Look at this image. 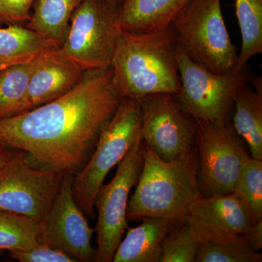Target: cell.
Here are the masks:
<instances>
[{
    "label": "cell",
    "instance_id": "9c48e42d",
    "mask_svg": "<svg viewBox=\"0 0 262 262\" xmlns=\"http://www.w3.org/2000/svg\"><path fill=\"white\" fill-rule=\"evenodd\" d=\"M202 196L232 194L246 154L232 124L196 122Z\"/></svg>",
    "mask_w": 262,
    "mask_h": 262
},
{
    "label": "cell",
    "instance_id": "4dcf8cb0",
    "mask_svg": "<svg viewBox=\"0 0 262 262\" xmlns=\"http://www.w3.org/2000/svg\"><path fill=\"white\" fill-rule=\"evenodd\" d=\"M2 253H3V250H0V255H1Z\"/></svg>",
    "mask_w": 262,
    "mask_h": 262
},
{
    "label": "cell",
    "instance_id": "d6986e66",
    "mask_svg": "<svg viewBox=\"0 0 262 262\" xmlns=\"http://www.w3.org/2000/svg\"><path fill=\"white\" fill-rule=\"evenodd\" d=\"M83 0H35L27 28L51 39L59 47L64 42L71 18Z\"/></svg>",
    "mask_w": 262,
    "mask_h": 262
},
{
    "label": "cell",
    "instance_id": "3957f363",
    "mask_svg": "<svg viewBox=\"0 0 262 262\" xmlns=\"http://www.w3.org/2000/svg\"><path fill=\"white\" fill-rule=\"evenodd\" d=\"M198 155L194 147L164 160L144 144V164L135 192L129 199L127 219H165L182 225L189 208L201 195L198 181Z\"/></svg>",
    "mask_w": 262,
    "mask_h": 262
},
{
    "label": "cell",
    "instance_id": "cb8c5ba5",
    "mask_svg": "<svg viewBox=\"0 0 262 262\" xmlns=\"http://www.w3.org/2000/svg\"><path fill=\"white\" fill-rule=\"evenodd\" d=\"M261 253L248 247L241 236L202 241L195 262H261Z\"/></svg>",
    "mask_w": 262,
    "mask_h": 262
},
{
    "label": "cell",
    "instance_id": "484cf974",
    "mask_svg": "<svg viewBox=\"0 0 262 262\" xmlns=\"http://www.w3.org/2000/svg\"><path fill=\"white\" fill-rule=\"evenodd\" d=\"M9 253L12 258L20 262H76L67 253L42 243H39L28 251H13Z\"/></svg>",
    "mask_w": 262,
    "mask_h": 262
},
{
    "label": "cell",
    "instance_id": "277c9868",
    "mask_svg": "<svg viewBox=\"0 0 262 262\" xmlns=\"http://www.w3.org/2000/svg\"><path fill=\"white\" fill-rule=\"evenodd\" d=\"M141 137L140 100L122 98L116 111L100 133L89 161L74 176V196L85 216L94 218L95 198L105 178Z\"/></svg>",
    "mask_w": 262,
    "mask_h": 262
},
{
    "label": "cell",
    "instance_id": "4fadbf2b",
    "mask_svg": "<svg viewBox=\"0 0 262 262\" xmlns=\"http://www.w3.org/2000/svg\"><path fill=\"white\" fill-rule=\"evenodd\" d=\"M187 222L201 242L236 237L254 224L247 207L234 194L201 196L189 208Z\"/></svg>",
    "mask_w": 262,
    "mask_h": 262
},
{
    "label": "cell",
    "instance_id": "52a82bcc",
    "mask_svg": "<svg viewBox=\"0 0 262 262\" xmlns=\"http://www.w3.org/2000/svg\"><path fill=\"white\" fill-rule=\"evenodd\" d=\"M121 31L117 5L83 0L74 12L61 53L84 71L111 67Z\"/></svg>",
    "mask_w": 262,
    "mask_h": 262
},
{
    "label": "cell",
    "instance_id": "5b68a950",
    "mask_svg": "<svg viewBox=\"0 0 262 262\" xmlns=\"http://www.w3.org/2000/svg\"><path fill=\"white\" fill-rule=\"evenodd\" d=\"M181 90L179 104L196 122L228 123L237 94L250 83L248 65L217 73L193 61L177 46Z\"/></svg>",
    "mask_w": 262,
    "mask_h": 262
},
{
    "label": "cell",
    "instance_id": "603a6c76",
    "mask_svg": "<svg viewBox=\"0 0 262 262\" xmlns=\"http://www.w3.org/2000/svg\"><path fill=\"white\" fill-rule=\"evenodd\" d=\"M232 194L247 207L254 224L262 220V160L245 155Z\"/></svg>",
    "mask_w": 262,
    "mask_h": 262
},
{
    "label": "cell",
    "instance_id": "83f0119b",
    "mask_svg": "<svg viewBox=\"0 0 262 262\" xmlns=\"http://www.w3.org/2000/svg\"><path fill=\"white\" fill-rule=\"evenodd\" d=\"M239 236L250 249L258 252L262 248V220L253 224Z\"/></svg>",
    "mask_w": 262,
    "mask_h": 262
},
{
    "label": "cell",
    "instance_id": "2e32d148",
    "mask_svg": "<svg viewBox=\"0 0 262 262\" xmlns=\"http://www.w3.org/2000/svg\"><path fill=\"white\" fill-rule=\"evenodd\" d=\"M191 0H118L122 30L146 32L165 28Z\"/></svg>",
    "mask_w": 262,
    "mask_h": 262
},
{
    "label": "cell",
    "instance_id": "f546056e",
    "mask_svg": "<svg viewBox=\"0 0 262 262\" xmlns=\"http://www.w3.org/2000/svg\"><path fill=\"white\" fill-rule=\"evenodd\" d=\"M106 1L108 2V3H113V4L117 5V3H118V0H106Z\"/></svg>",
    "mask_w": 262,
    "mask_h": 262
},
{
    "label": "cell",
    "instance_id": "e0dca14e",
    "mask_svg": "<svg viewBox=\"0 0 262 262\" xmlns=\"http://www.w3.org/2000/svg\"><path fill=\"white\" fill-rule=\"evenodd\" d=\"M232 125L249 146L251 157L262 160V82L252 75L250 83L239 91L234 100Z\"/></svg>",
    "mask_w": 262,
    "mask_h": 262
},
{
    "label": "cell",
    "instance_id": "9a60e30c",
    "mask_svg": "<svg viewBox=\"0 0 262 262\" xmlns=\"http://www.w3.org/2000/svg\"><path fill=\"white\" fill-rule=\"evenodd\" d=\"M126 236L115 251L113 262H160L161 243L176 225L165 219L147 217Z\"/></svg>",
    "mask_w": 262,
    "mask_h": 262
},
{
    "label": "cell",
    "instance_id": "5bb4252c",
    "mask_svg": "<svg viewBox=\"0 0 262 262\" xmlns=\"http://www.w3.org/2000/svg\"><path fill=\"white\" fill-rule=\"evenodd\" d=\"M59 48L46 52L31 62L28 84L31 110L61 97L83 77L84 71Z\"/></svg>",
    "mask_w": 262,
    "mask_h": 262
},
{
    "label": "cell",
    "instance_id": "7a4b0ae2",
    "mask_svg": "<svg viewBox=\"0 0 262 262\" xmlns=\"http://www.w3.org/2000/svg\"><path fill=\"white\" fill-rule=\"evenodd\" d=\"M112 78L121 98L180 92L177 42L171 24L146 32L122 30L117 38Z\"/></svg>",
    "mask_w": 262,
    "mask_h": 262
},
{
    "label": "cell",
    "instance_id": "8992f818",
    "mask_svg": "<svg viewBox=\"0 0 262 262\" xmlns=\"http://www.w3.org/2000/svg\"><path fill=\"white\" fill-rule=\"evenodd\" d=\"M170 24L177 46L193 61L217 73L235 68L238 52L226 27L221 0H191Z\"/></svg>",
    "mask_w": 262,
    "mask_h": 262
},
{
    "label": "cell",
    "instance_id": "44dd1931",
    "mask_svg": "<svg viewBox=\"0 0 262 262\" xmlns=\"http://www.w3.org/2000/svg\"><path fill=\"white\" fill-rule=\"evenodd\" d=\"M235 10L242 41L235 68L241 69L262 53V0H235Z\"/></svg>",
    "mask_w": 262,
    "mask_h": 262
},
{
    "label": "cell",
    "instance_id": "d4e9b609",
    "mask_svg": "<svg viewBox=\"0 0 262 262\" xmlns=\"http://www.w3.org/2000/svg\"><path fill=\"white\" fill-rule=\"evenodd\" d=\"M201 239L186 222L175 226L161 243L160 262H195Z\"/></svg>",
    "mask_w": 262,
    "mask_h": 262
},
{
    "label": "cell",
    "instance_id": "4316f807",
    "mask_svg": "<svg viewBox=\"0 0 262 262\" xmlns=\"http://www.w3.org/2000/svg\"><path fill=\"white\" fill-rule=\"evenodd\" d=\"M35 0H0V21L18 24L28 20Z\"/></svg>",
    "mask_w": 262,
    "mask_h": 262
},
{
    "label": "cell",
    "instance_id": "7c38bea8",
    "mask_svg": "<svg viewBox=\"0 0 262 262\" xmlns=\"http://www.w3.org/2000/svg\"><path fill=\"white\" fill-rule=\"evenodd\" d=\"M73 178L72 174H63L59 191L39 223L38 242L63 251L76 261H94L96 249L92 246V237L95 229L90 227L75 201Z\"/></svg>",
    "mask_w": 262,
    "mask_h": 262
},
{
    "label": "cell",
    "instance_id": "f1b7e54d",
    "mask_svg": "<svg viewBox=\"0 0 262 262\" xmlns=\"http://www.w3.org/2000/svg\"><path fill=\"white\" fill-rule=\"evenodd\" d=\"M4 148V146L0 144V171L3 170L5 165L8 163V160L10 159V155H11Z\"/></svg>",
    "mask_w": 262,
    "mask_h": 262
},
{
    "label": "cell",
    "instance_id": "8fae6325",
    "mask_svg": "<svg viewBox=\"0 0 262 262\" xmlns=\"http://www.w3.org/2000/svg\"><path fill=\"white\" fill-rule=\"evenodd\" d=\"M139 100L141 138L160 158L168 161L194 147L196 122L183 110L176 96L150 94Z\"/></svg>",
    "mask_w": 262,
    "mask_h": 262
},
{
    "label": "cell",
    "instance_id": "ac0fdd59",
    "mask_svg": "<svg viewBox=\"0 0 262 262\" xmlns=\"http://www.w3.org/2000/svg\"><path fill=\"white\" fill-rule=\"evenodd\" d=\"M60 48L32 29L13 24L0 27V70L29 63L46 52Z\"/></svg>",
    "mask_w": 262,
    "mask_h": 262
},
{
    "label": "cell",
    "instance_id": "6da1fadb",
    "mask_svg": "<svg viewBox=\"0 0 262 262\" xmlns=\"http://www.w3.org/2000/svg\"><path fill=\"white\" fill-rule=\"evenodd\" d=\"M121 98L110 67L84 71L61 97L0 120V144L24 151L42 168L75 176L89 161Z\"/></svg>",
    "mask_w": 262,
    "mask_h": 262
},
{
    "label": "cell",
    "instance_id": "ffe728a7",
    "mask_svg": "<svg viewBox=\"0 0 262 262\" xmlns=\"http://www.w3.org/2000/svg\"><path fill=\"white\" fill-rule=\"evenodd\" d=\"M31 63L0 70V120L30 110L28 84Z\"/></svg>",
    "mask_w": 262,
    "mask_h": 262
},
{
    "label": "cell",
    "instance_id": "ba28073f",
    "mask_svg": "<svg viewBox=\"0 0 262 262\" xmlns=\"http://www.w3.org/2000/svg\"><path fill=\"white\" fill-rule=\"evenodd\" d=\"M144 143L139 138L119 163L115 177L103 184L95 198L98 211L94 261H113L127 227V208L131 189L137 184L144 164Z\"/></svg>",
    "mask_w": 262,
    "mask_h": 262
},
{
    "label": "cell",
    "instance_id": "7402d4cb",
    "mask_svg": "<svg viewBox=\"0 0 262 262\" xmlns=\"http://www.w3.org/2000/svg\"><path fill=\"white\" fill-rule=\"evenodd\" d=\"M39 222L0 209V250L28 251L39 244Z\"/></svg>",
    "mask_w": 262,
    "mask_h": 262
},
{
    "label": "cell",
    "instance_id": "30bf717a",
    "mask_svg": "<svg viewBox=\"0 0 262 262\" xmlns=\"http://www.w3.org/2000/svg\"><path fill=\"white\" fill-rule=\"evenodd\" d=\"M63 174L33 166L24 155H10L0 171V209L40 223L59 191Z\"/></svg>",
    "mask_w": 262,
    "mask_h": 262
}]
</instances>
